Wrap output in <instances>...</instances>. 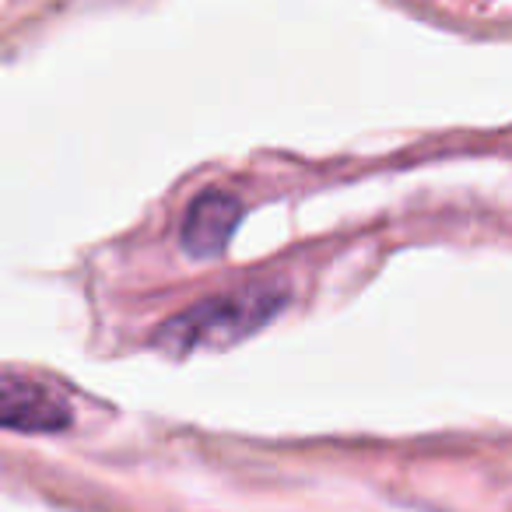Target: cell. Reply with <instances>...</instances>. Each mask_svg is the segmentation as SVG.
<instances>
[{"instance_id": "cell-1", "label": "cell", "mask_w": 512, "mask_h": 512, "mask_svg": "<svg viewBox=\"0 0 512 512\" xmlns=\"http://www.w3.org/2000/svg\"><path fill=\"white\" fill-rule=\"evenodd\" d=\"M274 299H256V295H235L225 302H207L193 309L179 323L165 327V341H186V344H221L246 330L260 327L271 316Z\"/></svg>"}, {"instance_id": "cell-2", "label": "cell", "mask_w": 512, "mask_h": 512, "mask_svg": "<svg viewBox=\"0 0 512 512\" xmlns=\"http://www.w3.org/2000/svg\"><path fill=\"white\" fill-rule=\"evenodd\" d=\"M71 421L67 404L39 383L4 379V425L15 432H57Z\"/></svg>"}, {"instance_id": "cell-3", "label": "cell", "mask_w": 512, "mask_h": 512, "mask_svg": "<svg viewBox=\"0 0 512 512\" xmlns=\"http://www.w3.org/2000/svg\"><path fill=\"white\" fill-rule=\"evenodd\" d=\"M235 221H239V200L225 197V193H207L190 207L183 246L197 256H218L225 242L232 239Z\"/></svg>"}]
</instances>
